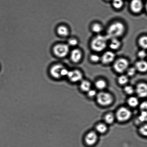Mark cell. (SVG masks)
Wrapping results in <instances>:
<instances>
[{"label": "cell", "instance_id": "6da1fadb", "mask_svg": "<svg viewBox=\"0 0 147 147\" xmlns=\"http://www.w3.org/2000/svg\"><path fill=\"white\" fill-rule=\"evenodd\" d=\"M125 26L122 23L116 22L109 26L107 30L108 39L117 38L123 35L125 31Z\"/></svg>", "mask_w": 147, "mask_h": 147}, {"label": "cell", "instance_id": "7a4b0ae2", "mask_svg": "<svg viewBox=\"0 0 147 147\" xmlns=\"http://www.w3.org/2000/svg\"><path fill=\"white\" fill-rule=\"evenodd\" d=\"M106 36L98 35L94 37L91 43V47L92 50L96 52L103 51L107 45V40Z\"/></svg>", "mask_w": 147, "mask_h": 147}, {"label": "cell", "instance_id": "3957f363", "mask_svg": "<svg viewBox=\"0 0 147 147\" xmlns=\"http://www.w3.org/2000/svg\"><path fill=\"white\" fill-rule=\"evenodd\" d=\"M96 100L99 104L102 106H107L112 103L113 98L112 95L109 93L101 92L96 96Z\"/></svg>", "mask_w": 147, "mask_h": 147}, {"label": "cell", "instance_id": "277c9868", "mask_svg": "<svg viewBox=\"0 0 147 147\" xmlns=\"http://www.w3.org/2000/svg\"><path fill=\"white\" fill-rule=\"evenodd\" d=\"M129 66V62L127 60L124 58H120L115 62L113 67L117 72L122 73L127 70Z\"/></svg>", "mask_w": 147, "mask_h": 147}, {"label": "cell", "instance_id": "5b68a950", "mask_svg": "<svg viewBox=\"0 0 147 147\" xmlns=\"http://www.w3.org/2000/svg\"><path fill=\"white\" fill-rule=\"evenodd\" d=\"M131 115V112L129 109L122 107L118 109L116 112V117L119 121L124 122L129 120Z\"/></svg>", "mask_w": 147, "mask_h": 147}, {"label": "cell", "instance_id": "8992f818", "mask_svg": "<svg viewBox=\"0 0 147 147\" xmlns=\"http://www.w3.org/2000/svg\"><path fill=\"white\" fill-rule=\"evenodd\" d=\"M54 54L57 57H63L67 55L69 51L68 46L66 44H59L54 47Z\"/></svg>", "mask_w": 147, "mask_h": 147}, {"label": "cell", "instance_id": "52a82bcc", "mask_svg": "<svg viewBox=\"0 0 147 147\" xmlns=\"http://www.w3.org/2000/svg\"><path fill=\"white\" fill-rule=\"evenodd\" d=\"M67 76L70 81L73 82L79 81L83 78V75L82 73L77 70L69 71Z\"/></svg>", "mask_w": 147, "mask_h": 147}, {"label": "cell", "instance_id": "ba28073f", "mask_svg": "<svg viewBox=\"0 0 147 147\" xmlns=\"http://www.w3.org/2000/svg\"><path fill=\"white\" fill-rule=\"evenodd\" d=\"M115 57L114 53L112 51H108L104 53L100 59L103 64H107L112 62L114 60Z\"/></svg>", "mask_w": 147, "mask_h": 147}, {"label": "cell", "instance_id": "9c48e42d", "mask_svg": "<svg viewBox=\"0 0 147 147\" xmlns=\"http://www.w3.org/2000/svg\"><path fill=\"white\" fill-rule=\"evenodd\" d=\"M143 7V4L141 0H132L131 1V9L134 13H138L141 12Z\"/></svg>", "mask_w": 147, "mask_h": 147}, {"label": "cell", "instance_id": "30bf717a", "mask_svg": "<svg viewBox=\"0 0 147 147\" xmlns=\"http://www.w3.org/2000/svg\"><path fill=\"white\" fill-rule=\"evenodd\" d=\"M136 91L139 97L144 98L147 95V86L146 83H140L136 86Z\"/></svg>", "mask_w": 147, "mask_h": 147}, {"label": "cell", "instance_id": "8fae6325", "mask_svg": "<svg viewBox=\"0 0 147 147\" xmlns=\"http://www.w3.org/2000/svg\"><path fill=\"white\" fill-rule=\"evenodd\" d=\"M98 139L97 134L94 131L89 132L85 138V142L87 145H92L96 143Z\"/></svg>", "mask_w": 147, "mask_h": 147}, {"label": "cell", "instance_id": "7c38bea8", "mask_svg": "<svg viewBox=\"0 0 147 147\" xmlns=\"http://www.w3.org/2000/svg\"><path fill=\"white\" fill-rule=\"evenodd\" d=\"M64 67L61 65H56L52 67L50 70V73L52 76L55 78H60L61 77V70Z\"/></svg>", "mask_w": 147, "mask_h": 147}, {"label": "cell", "instance_id": "4fadbf2b", "mask_svg": "<svg viewBox=\"0 0 147 147\" xmlns=\"http://www.w3.org/2000/svg\"><path fill=\"white\" fill-rule=\"evenodd\" d=\"M82 53L80 50L78 49H75L71 51V59L73 62L77 63L79 62L81 59Z\"/></svg>", "mask_w": 147, "mask_h": 147}, {"label": "cell", "instance_id": "5bb4252c", "mask_svg": "<svg viewBox=\"0 0 147 147\" xmlns=\"http://www.w3.org/2000/svg\"><path fill=\"white\" fill-rule=\"evenodd\" d=\"M135 68L141 72H145L147 70V63L144 60H140L135 64Z\"/></svg>", "mask_w": 147, "mask_h": 147}, {"label": "cell", "instance_id": "9a60e30c", "mask_svg": "<svg viewBox=\"0 0 147 147\" xmlns=\"http://www.w3.org/2000/svg\"><path fill=\"white\" fill-rule=\"evenodd\" d=\"M111 39V41L109 44V47L112 50L118 49L120 47L121 45L120 41L118 40L117 38H113Z\"/></svg>", "mask_w": 147, "mask_h": 147}, {"label": "cell", "instance_id": "2e32d148", "mask_svg": "<svg viewBox=\"0 0 147 147\" xmlns=\"http://www.w3.org/2000/svg\"><path fill=\"white\" fill-rule=\"evenodd\" d=\"M91 84L90 82L86 80H83L80 85V89L84 92H88L90 89Z\"/></svg>", "mask_w": 147, "mask_h": 147}, {"label": "cell", "instance_id": "e0dca14e", "mask_svg": "<svg viewBox=\"0 0 147 147\" xmlns=\"http://www.w3.org/2000/svg\"><path fill=\"white\" fill-rule=\"evenodd\" d=\"M57 32L59 35L62 36H67L69 34L68 29L64 26L59 27L57 29Z\"/></svg>", "mask_w": 147, "mask_h": 147}, {"label": "cell", "instance_id": "ac0fdd59", "mask_svg": "<svg viewBox=\"0 0 147 147\" xmlns=\"http://www.w3.org/2000/svg\"><path fill=\"white\" fill-rule=\"evenodd\" d=\"M128 105L131 107H136L139 104V100L137 98L132 96L129 98L128 100Z\"/></svg>", "mask_w": 147, "mask_h": 147}, {"label": "cell", "instance_id": "d6986e66", "mask_svg": "<svg viewBox=\"0 0 147 147\" xmlns=\"http://www.w3.org/2000/svg\"><path fill=\"white\" fill-rule=\"evenodd\" d=\"M96 130L100 134L105 133L107 130V127L105 123H99L96 126Z\"/></svg>", "mask_w": 147, "mask_h": 147}, {"label": "cell", "instance_id": "ffe728a7", "mask_svg": "<svg viewBox=\"0 0 147 147\" xmlns=\"http://www.w3.org/2000/svg\"><path fill=\"white\" fill-rule=\"evenodd\" d=\"M147 113L146 111H142L140 115L138 117L137 121L140 123L146 121L147 118Z\"/></svg>", "mask_w": 147, "mask_h": 147}, {"label": "cell", "instance_id": "44dd1931", "mask_svg": "<svg viewBox=\"0 0 147 147\" xmlns=\"http://www.w3.org/2000/svg\"><path fill=\"white\" fill-rule=\"evenodd\" d=\"M139 44L142 48L146 49L147 47V37L146 36H143L140 37L139 40Z\"/></svg>", "mask_w": 147, "mask_h": 147}, {"label": "cell", "instance_id": "7402d4cb", "mask_svg": "<svg viewBox=\"0 0 147 147\" xmlns=\"http://www.w3.org/2000/svg\"><path fill=\"white\" fill-rule=\"evenodd\" d=\"M95 86L97 89L102 90L106 87V82L103 80H99L97 81L95 83Z\"/></svg>", "mask_w": 147, "mask_h": 147}, {"label": "cell", "instance_id": "603a6c76", "mask_svg": "<svg viewBox=\"0 0 147 147\" xmlns=\"http://www.w3.org/2000/svg\"><path fill=\"white\" fill-rule=\"evenodd\" d=\"M115 116L113 114L109 113L107 114L105 117V121L107 123L111 124L113 123L115 120Z\"/></svg>", "mask_w": 147, "mask_h": 147}, {"label": "cell", "instance_id": "cb8c5ba5", "mask_svg": "<svg viewBox=\"0 0 147 147\" xmlns=\"http://www.w3.org/2000/svg\"><path fill=\"white\" fill-rule=\"evenodd\" d=\"M92 29L94 32L99 33L102 31L103 28L100 24L96 23L92 25Z\"/></svg>", "mask_w": 147, "mask_h": 147}, {"label": "cell", "instance_id": "d4e9b609", "mask_svg": "<svg viewBox=\"0 0 147 147\" xmlns=\"http://www.w3.org/2000/svg\"><path fill=\"white\" fill-rule=\"evenodd\" d=\"M129 79L127 76H125V75H122L118 79V81L119 84L122 85H125L127 83Z\"/></svg>", "mask_w": 147, "mask_h": 147}, {"label": "cell", "instance_id": "484cf974", "mask_svg": "<svg viewBox=\"0 0 147 147\" xmlns=\"http://www.w3.org/2000/svg\"><path fill=\"white\" fill-rule=\"evenodd\" d=\"M112 4L115 8L119 9L123 6V2L122 0H113Z\"/></svg>", "mask_w": 147, "mask_h": 147}, {"label": "cell", "instance_id": "4316f807", "mask_svg": "<svg viewBox=\"0 0 147 147\" xmlns=\"http://www.w3.org/2000/svg\"><path fill=\"white\" fill-rule=\"evenodd\" d=\"M124 91L125 93L131 95L134 92L133 87L130 86H127L124 88Z\"/></svg>", "mask_w": 147, "mask_h": 147}, {"label": "cell", "instance_id": "83f0119b", "mask_svg": "<svg viewBox=\"0 0 147 147\" xmlns=\"http://www.w3.org/2000/svg\"><path fill=\"white\" fill-rule=\"evenodd\" d=\"M127 74L128 76H132L136 73V69L135 67H131L127 69Z\"/></svg>", "mask_w": 147, "mask_h": 147}, {"label": "cell", "instance_id": "f1b7e54d", "mask_svg": "<svg viewBox=\"0 0 147 147\" xmlns=\"http://www.w3.org/2000/svg\"><path fill=\"white\" fill-rule=\"evenodd\" d=\"M90 60L91 61L94 63L98 62L100 59V57L96 54H92L90 56Z\"/></svg>", "mask_w": 147, "mask_h": 147}, {"label": "cell", "instance_id": "f546056e", "mask_svg": "<svg viewBox=\"0 0 147 147\" xmlns=\"http://www.w3.org/2000/svg\"><path fill=\"white\" fill-rule=\"evenodd\" d=\"M140 132L142 135L146 136L147 135V126L146 125L141 127L140 129Z\"/></svg>", "mask_w": 147, "mask_h": 147}, {"label": "cell", "instance_id": "4dcf8cb0", "mask_svg": "<svg viewBox=\"0 0 147 147\" xmlns=\"http://www.w3.org/2000/svg\"><path fill=\"white\" fill-rule=\"evenodd\" d=\"M138 57L141 59L145 58L146 57V53L144 50H142L139 51L138 53Z\"/></svg>", "mask_w": 147, "mask_h": 147}, {"label": "cell", "instance_id": "1f68e13d", "mask_svg": "<svg viewBox=\"0 0 147 147\" xmlns=\"http://www.w3.org/2000/svg\"><path fill=\"white\" fill-rule=\"evenodd\" d=\"M88 96L89 97H93L96 95V92L94 90L90 89L88 92Z\"/></svg>", "mask_w": 147, "mask_h": 147}, {"label": "cell", "instance_id": "d6a6232c", "mask_svg": "<svg viewBox=\"0 0 147 147\" xmlns=\"http://www.w3.org/2000/svg\"><path fill=\"white\" fill-rule=\"evenodd\" d=\"M69 44L70 46H75L78 44V41L76 39H71L69 40Z\"/></svg>", "mask_w": 147, "mask_h": 147}, {"label": "cell", "instance_id": "836d02e7", "mask_svg": "<svg viewBox=\"0 0 147 147\" xmlns=\"http://www.w3.org/2000/svg\"><path fill=\"white\" fill-rule=\"evenodd\" d=\"M147 104L146 102H142L140 105V108L142 111H145L147 109Z\"/></svg>", "mask_w": 147, "mask_h": 147}, {"label": "cell", "instance_id": "e575fe53", "mask_svg": "<svg viewBox=\"0 0 147 147\" xmlns=\"http://www.w3.org/2000/svg\"><path fill=\"white\" fill-rule=\"evenodd\" d=\"M69 71L68 70L65 68H63L62 70L61 71V76H67V74L68 73Z\"/></svg>", "mask_w": 147, "mask_h": 147}, {"label": "cell", "instance_id": "d590c367", "mask_svg": "<svg viewBox=\"0 0 147 147\" xmlns=\"http://www.w3.org/2000/svg\"><path fill=\"white\" fill-rule=\"evenodd\" d=\"M107 1H110V0H107Z\"/></svg>", "mask_w": 147, "mask_h": 147}]
</instances>
